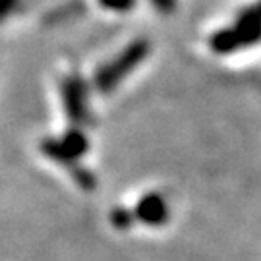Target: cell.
Returning a JSON list of instances; mask_svg holds the SVG:
<instances>
[{
	"instance_id": "12",
	"label": "cell",
	"mask_w": 261,
	"mask_h": 261,
	"mask_svg": "<svg viewBox=\"0 0 261 261\" xmlns=\"http://www.w3.org/2000/svg\"><path fill=\"white\" fill-rule=\"evenodd\" d=\"M19 2L21 0H0V14H2V18H8Z\"/></svg>"
},
{
	"instance_id": "7",
	"label": "cell",
	"mask_w": 261,
	"mask_h": 261,
	"mask_svg": "<svg viewBox=\"0 0 261 261\" xmlns=\"http://www.w3.org/2000/svg\"><path fill=\"white\" fill-rule=\"evenodd\" d=\"M41 151L47 155L48 159L56 161L58 165L62 167H74L75 163L70 159V155L66 153L64 145H62V140H56V138H47V140L41 141Z\"/></svg>"
},
{
	"instance_id": "1",
	"label": "cell",
	"mask_w": 261,
	"mask_h": 261,
	"mask_svg": "<svg viewBox=\"0 0 261 261\" xmlns=\"http://www.w3.org/2000/svg\"><path fill=\"white\" fill-rule=\"evenodd\" d=\"M149 41L136 39L122 50L114 60L103 64L95 74V87L101 93H112L116 85L120 84L126 75L130 74L136 66H140L149 55Z\"/></svg>"
},
{
	"instance_id": "13",
	"label": "cell",
	"mask_w": 261,
	"mask_h": 261,
	"mask_svg": "<svg viewBox=\"0 0 261 261\" xmlns=\"http://www.w3.org/2000/svg\"><path fill=\"white\" fill-rule=\"evenodd\" d=\"M255 8L259 10V14H261V0H259V2H257V4H255Z\"/></svg>"
},
{
	"instance_id": "5",
	"label": "cell",
	"mask_w": 261,
	"mask_h": 261,
	"mask_svg": "<svg viewBox=\"0 0 261 261\" xmlns=\"http://www.w3.org/2000/svg\"><path fill=\"white\" fill-rule=\"evenodd\" d=\"M209 47H211V50L217 53V55H230V53L240 50L242 45H240V41H238V35H236L234 28H224V29L215 31L213 35H211Z\"/></svg>"
},
{
	"instance_id": "6",
	"label": "cell",
	"mask_w": 261,
	"mask_h": 261,
	"mask_svg": "<svg viewBox=\"0 0 261 261\" xmlns=\"http://www.w3.org/2000/svg\"><path fill=\"white\" fill-rule=\"evenodd\" d=\"M60 140H62V145H64L66 153L70 155V159H72L74 163L80 161V159L87 153V149H89V141H87V138L84 136V132L80 130L77 126L70 128Z\"/></svg>"
},
{
	"instance_id": "8",
	"label": "cell",
	"mask_w": 261,
	"mask_h": 261,
	"mask_svg": "<svg viewBox=\"0 0 261 261\" xmlns=\"http://www.w3.org/2000/svg\"><path fill=\"white\" fill-rule=\"evenodd\" d=\"M70 174H72L75 184H77L80 188H84V190H93V188L97 186V178H95V174L89 170V168L82 167V165L70 167Z\"/></svg>"
},
{
	"instance_id": "11",
	"label": "cell",
	"mask_w": 261,
	"mask_h": 261,
	"mask_svg": "<svg viewBox=\"0 0 261 261\" xmlns=\"http://www.w3.org/2000/svg\"><path fill=\"white\" fill-rule=\"evenodd\" d=\"M151 4H153L161 14L168 16V14H172V12L176 10L178 0H151Z\"/></svg>"
},
{
	"instance_id": "9",
	"label": "cell",
	"mask_w": 261,
	"mask_h": 261,
	"mask_svg": "<svg viewBox=\"0 0 261 261\" xmlns=\"http://www.w3.org/2000/svg\"><path fill=\"white\" fill-rule=\"evenodd\" d=\"M99 4L105 10H112V12H130L136 6V0H99Z\"/></svg>"
},
{
	"instance_id": "4",
	"label": "cell",
	"mask_w": 261,
	"mask_h": 261,
	"mask_svg": "<svg viewBox=\"0 0 261 261\" xmlns=\"http://www.w3.org/2000/svg\"><path fill=\"white\" fill-rule=\"evenodd\" d=\"M136 217L145 224H163L168 217L167 201L161 194H147L138 201L136 205Z\"/></svg>"
},
{
	"instance_id": "2",
	"label": "cell",
	"mask_w": 261,
	"mask_h": 261,
	"mask_svg": "<svg viewBox=\"0 0 261 261\" xmlns=\"http://www.w3.org/2000/svg\"><path fill=\"white\" fill-rule=\"evenodd\" d=\"M60 91H62V101H64L66 114L72 124L77 128L89 122L87 114V105H85V84L80 75H68L60 82Z\"/></svg>"
},
{
	"instance_id": "3",
	"label": "cell",
	"mask_w": 261,
	"mask_h": 261,
	"mask_svg": "<svg viewBox=\"0 0 261 261\" xmlns=\"http://www.w3.org/2000/svg\"><path fill=\"white\" fill-rule=\"evenodd\" d=\"M234 31L238 35V41L244 47H252L255 43L261 41V14L259 10L253 6H248V8H242L236 16V21H234Z\"/></svg>"
},
{
	"instance_id": "10",
	"label": "cell",
	"mask_w": 261,
	"mask_h": 261,
	"mask_svg": "<svg viewBox=\"0 0 261 261\" xmlns=\"http://www.w3.org/2000/svg\"><path fill=\"white\" fill-rule=\"evenodd\" d=\"M111 221L114 223L116 228H128L132 224V213L128 209H122V207H116L111 215Z\"/></svg>"
}]
</instances>
